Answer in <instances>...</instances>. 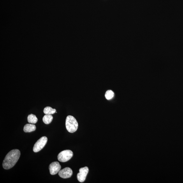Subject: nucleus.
<instances>
[{
    "label": "nucleus",
    "mask_w": 183,
    "mask_h": 183,
    "mask_svg": "<svg viewBox=\"0 0 183 183\" xmlns=\"http://www.w3.org/2000/svg\"><path fill=\"white\" fill-rule=\"evenodd\" d=\"M20 156V152L18 149L11 150L6 155L3 163V166L4 169L8 170L15 166L19 159Z\"/></svg>",
    "instance_id": "f257e3e1"
},
{
    "label": "nucleus",
    "mask_w": 183,
    "mask_h": 183,
    "mask_svg": "<svg viewBox=\"0 0 183 183\" xmlns=\"http://www.w3.org/2000/svg\"><path fill=\"white\" fill-rule=\"evenodd\" d=\"M66 129L69 132L73 133L77 131L78 124L77 120L71 115H69L66 118Z\"/></svg>",
    "instance_id": "f03ea898"
},
{
    "label": "nucleus",
    "mask_w": 183,
    "mask_h": 183,
    "mask_svg": "<svg viewBox=\"0 0 183 183\" xmlns=\"http://www.w3.org/2000/svg\"><path fill=\"white\" fill-rule=\"evenodd\" d=\"M73 155V152L70 150H64L60 152L58 156L59 161L62 163L69 161L72 158Z\"/></svg>",
    "instance_id": "7ed1b4c3"
},
{
    "label": "nucleus",
    "mask_w": 183,
    "mask_h": 183,
    "mask_svg": "<svg viewBox=\"0 0 183 183\" xmlns=\"http://www.w3.org/2000/svg\"><path fill=\"white\" fill-rule=\"evenodd\" d=\"M48 141V138L46 136H43L37 141L33 148L34 152H38L40 151L45 146Z\"/></svg>",
    "instance_id": "20e7f679"
},
{
    "label": "nucleus",
    "mask_w": 183,
    "mask_h": 183,
    "mask_svg": "<svg viewBox=\"0 0 183 183\" xmlns=\"http://www.w3.org/2000/svg\"><path fill=\"white\" fill-rule=\"evenodd\" d=\"M89 171V168L87 166L80 169V172L78 173L77 175V178L79 182H83L85 181Z\"/></svg>",
    "instance_id": "39448f33"
},
{
    "label": "nucleus",
    "mask_w": 183,
    "mask_h": 183,
    "mask_svg": "<svg viewBox=\"0 0 183 183\" xmlns=\"http://www.w3.org/2000/svg\"><path fill=\"white\" fill-rule=\"evenodd\" d=\"M61 166L59 162H53L50 164L49 169L50 174L52 175L56 174L61 170Z\"/></svg>",
    "instance_id": "423d86ee"
},
{
    "label": "nucleus",
    "mask_w": 183,
    "mask_h": 183,
    "mask_svg": "<svg viewBox=\"0 0 183 183\" xmlns=\"http://www.w3.org/2000/svg\"><path fill=\"white\" fill-rule=\"evenodd\" d=\"M73 174V171L70 168L67 167L60 170L59 175L60 177L64 179L70 178Z\"/></svg>",
    "instance_id": "0eeeda50"
},
{
    "label": "nucleus",
    "mask_w": 183,
    "mask_h": 183,
    "mask_svg": "<svg viewBox=\"0 0 183 183\" xmlns=\"http://www.w3.org/2000/svg\"><path fill=\"white\" fill-rule=\"evenodd\" d=\"M36 127L35 125L31 124H27L24 127V131L25 132H31L36 130Z\"/></svg>",
    "instance_id": "6e6552de"
},
{
    "label": "nucleus",
    "mask_w": 183,
    "mask_h": 183,
    "mask_svg": "<svg viewBox=\"0 0 183 183\" xmlns=\"http://www.w3.org/2000/svg\"><path fill=\"white\" fill-rule=\"evenodd\" d=\"M43 112L45 114L52 115L56 112V110L50 106H47L44 108Z\"/></svg>",
    "instance_id": "1a4fd4ad"
},
{
    "label": "nucleus",
    "mask_w": 183,
    "mask_h": 183,
    "mask_svg": "<svg viewBox=\"0 0 183 183\" xmlns=\"http://www.w3.org/2000/svg\"><path fill=\"white\" fill-rule=\"evenodd\" d=\"M53 119V117L51 115L46 114L43 117V120L45 124H48L51 122Z\"/></svg>",
    "instance_id": "9d476101"
},
{
    "label": "nucleus",
    "mask_w": 183,
    "mask_h": 183,
    "mask_svg": "<svg viewBox=\"0 0 183 183\" xmlns=\"http://www.w3.org/2000/svg\"><path fill=\"white\" fill-rule=\"evenodd\" d=\"M38 119L36 116L33 114H30L27 117V121L29 123L35 124L38 122Z\"/></svg>",
    "instance_id": "9b49d317"
},
{
    "label": "nucleus",
    "mask_w": 183,
    "mask_h": 183,
    "mask_svg": "<svg viewBox=\"0 0 183 183\" xmlns=\"http://www.w3.org/2000/svg\"><path fill=\"white\" fill-rule=\"evenodd\" d=\"M114 96V93L111 90H108L106 93L105 96L107 100H110Z\"/></svg>",
    "instance_id": "f8f14e48"
}]
</instances>
